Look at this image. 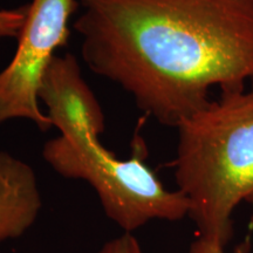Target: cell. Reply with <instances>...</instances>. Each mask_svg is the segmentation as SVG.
Masks as SVG:
<instances>
[{"label": "cell", "instance_id": "cell-9", "mask_svg": "<svg viewBox=\"0 0 253 253\" xmlns=\"http://www.w3.org/2000/svg\"><path fill=\"white\" fill-rule=\"evenodd\" d=\"M225 246L216 239L197 235L190 245L188 253H225Z\"/></svg>", "mask_w": 253, "mask_h": 253}, {"label": "cell", "instance_id": "cell-2", "mask_svg": "<svg viewBox=\"0 0 253 253\" xmlns=\"http://www.w3.org/2000/svg\"><path fill=\"white\" fill-rule=\"evenodd\" d=\"M172 162L198 235L229 244L232 216L253 205V89L221 91L176 126Z\"/></svg>", "mask_w": 253, "mask_h": 253}, {"label": "cell", "instance_id": "cell-6", "mask_svg": "<svg viewBox=\"0 0 253 253\" xmlns=\"http://www.w3.org/2000/svg\"><path fill=\"white\" fill-rule=\"evenodd\" d=\"M42 208L33 168L0 151V244L21 237L34 225Z\"/></svg>", "mask_w": 253, "mask_h": 253}, {"label": "cell", "instance_id": "cell-4", "mask_svg": "<svg viewBox=\"0 0 253 253\" xmlns=\"http://www.w3.org/2000/svg\"><path fill=\"white\" fill-rule=\"evenodd\" d=\"M78 0H33L13 58L0 72V123L24 119L40 130L52 126L39 106V88L55 50L66 42Z\"/></svg>", "mask_w": 253, "mask_h": 253}, {"label": "cell", "instance_id": "cell-1", "mask_svg": "<svg viewBox=\"0 0 253 253\" xmlns=\"http://www.w3.org/2000/svg\"><path fill=\"white\" fill-rule=\"evenodd\" d=\"M81 55L136 106L176 128L210 90L253 81V0H79Z\"/></svg>", "mask_w": 253, "mask_h": 253}, {"label": "cell", "instance_id": "cell-8", "mask_svg": "<svg viewBox=\"0 0 253 253\" xmlns=\"http://www.w3.org/2000/svg\"><path fill=\"white\" fill-rule=\"evenodd\" d=\"M97 253H143L132 233H125L107 242Z\"/></svg>", "mask_w": 253, "mask_h": 253}, {"label": "cell", "instance_id": "cell-7", "mask_svg": "<svg viewBox=\"0 0 253 253\" xmlns=\"http://www.w3.org/2000/svg\"><path fill=\"white\" fill-rule=\"evenodd\" d=\"M28 5L19 8L0 9V40L18 38L26 19Z\"/></svg>", "mask_w": 253, "mask_h": 253}, {"label": "cell", "instance_id": "cell-3", "mask_svg": "<svg viewBox=\"0 0 253 253\" xmlns=\"http://www.w3.org/2000/svg\"><path fill=\"white\" fill-rule=\"evenodd\" d=\"M147 150L136 140L130 158L121 160L101 144L88 128H74L43 145L42 157L60 176L87 182L104 213L125 233L151 220L177 221L189 217V199L167 189L145 163Z\"/></svg>", "mask_w": 253, "mask_h": 253}, {"label": "cell", "instance_id": "cell-5", "mask_svg": "<svg viewBox=\"0 0 253 253\" xmlns=\"http://www.w3.org/2000/svg\"><path fill=\"white\" fill-rule=\"evenodd\" d=\"M39 100L60 134L80 126L97 135L104 130L102 108L82 77L74 55L54 56L41 80Z\"/></svg>", "mask_w": 253, "mask_h": 253}]
</instances>
